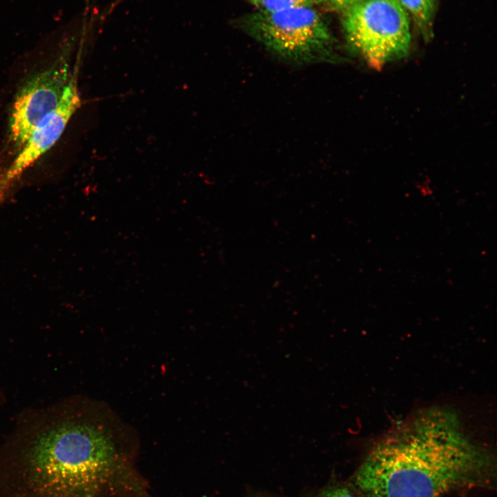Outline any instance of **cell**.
<instances>
[{
  "mask_svg": "<svg viewBox=\"0 0 497 497\" xmlns=\"http://www.w3.org/2000/svg\"><path fill=\"white\" fill-rule=\"evenodd\" d=\"M245 31L277 55L296 63L338 61L335 41L325 21L311 6L264 12L243 19Z\"/></svg>",
  "mask_w": 497,
  "mask_h": 497,
  "instance_id": "3957f363",
  "label": "cell"
},
{
  "mask_svg": "<svg viewBox=\"0 0 497 497\" xmlns=\"http://www.w3.org/2000/svg\"><path fill=\"white\" fill-rule=\"evenodd\" d=\"M319 497H357L350 489L344 487H335L322 492Z\"/></svg>",
  "mask_w": 497,
  "mask_h": 497,
  "instance_id": "9c48e42d",
  "label": "cell"
},
{
  "mask_svg": "<svg viewBox=\"0 0 497 497\" xmlns=\"http://www.w3.org/2000/svg\"><path fill=\"white\" fill-rule=\"evenodd\" d=\"M494 459L465 440L423 434L385 442L359 467L354 483L367 497H446L492 486Z\"/></svg>",
  "mask_w": 497,
  "mask_h": 497,
  "instance_id": "7a4b0ae2",
  "label": "cell"
},
{
  "mask_svg": "<svg viewBox=\"0 0 497 497\" xmlns=\"http://www.w3.org/2000/svg\"><path fill=\"white\" fill-rule=\"evenodd\" d=\"M346 10L347 39L371 67L381 69L408 54L409 22L399 0H360Z\"/></svg>",
  "mask_w": 497,
  "mask_h": 497,
  "instance_id": "277c9868",
  "label": "cell"
},
{
  "mask_svg": "<svg viewBox=\"0 0 497 497\" xmlns=\"http://www.w3.org/2000/svg\"><path fill=\"white\" fill-rule=\"evenodd\" d=\"M360 0H318V3H325L332 8L347 9Z\"/></svg>",
  "mask_w": 497,
  "mask_h": 497,
  "instance_id": "30bf717a",
  "label": "cell"
},
{
  "mask_svg": "<svg viewBox=\"0 0 497 497\" xmlns=\"http://www.w3.org/2000/svg\"><path fill=\"white\" fill-rule=\"evenodd\" d=\"M259 12H272L302 6H311L318 0H248Z\"/></svg>",
  "mask_w": 497,
  "mask_h": 497,
  "instance_id": "ba28073f",
  "label": "cell"
},
{
  "mask_svg": "<svg viewBox=\"0 0 497 497\" xmlns=\"http://www.w3.org/2000/svg\"><path fill=\"white\" fill-rule=\"evenodd\" d=\"M104 404L75 398L25 418L0 448V497L139 494L123 446L130 432Z\"/></svg>",
  "mask_w": 497,
  "mask_h": 497,
  "instance_id": "6da1fadb",
  "label": "cell"
},
{
  "mask_svg": "<svg viewBox=\"0 0 497 497\" xmlns=\"http://www.w3.org/2000/svg\"><path fill=\"white\" fill-rule=\"evenodd\" d=\"M67 55V52L60 55L17 92L9 115L8 133L10 141L18 150L36 126L59 105L71 78Z\"/></svg>",
  "mask_w": 497,
  "mask_h": 497,
  "instance_id": "5b68a950",
  "label": "cell"
},
{
  "mask_svg": "<svg viewBox=\"0 0 497 497\" xmlns=\"http://www.w3.org/2000/svg\"><path fill=\"white\" fill-rule=\"evenodd\" d=\"M412 15L425 39H430L436 0H399Z\"/></svg>",
  "mask_w": 497,
  "mask_h": 497,
  "instance_id": "52a82bcc",
  "label": "cell"
},
{
  "mask_svg": "<svg viewBox=\"0 0 497 497\" xmlns=\"http://www.w3.org/2000/svg\"><path fill=\"white\" fill-rule=\"evenodd\" d=\"M75 77H71L57 107L33 130L17 151L8 168L5 178L11 180L28 168L59 140L80 104Z\"/></svg>",
  "mask_w": 497,
  "mask_h": 497,
  "instance_id": "8992f818",
  "label": "cell"
}]
</instances>
